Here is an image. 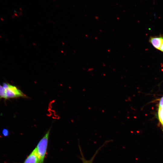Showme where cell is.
I'll use <instances>...</instances> for the list:
<instances>
[{
	"label": "cell",
	"instance_id": "10",
	"mask_svg": "<svg viewBox=\"0 0 163 163\" xmlns=\"http://www.w3.org/2000/svg\"><path fill=\"white\" fill-rule=\"evenodd\" d=\"M159 50L163 52V42L162 43Z\"/></svg>",
	"mask_w": 163,
	"mask_h": 163
},
{
	"label": "cell",
	"instance_id": "11",
	"mask_svg": "<svg viewBox=\"0 0 163 163\" xmlns=\"http://www.w3.org/2000/svg\"></svg>",
	"mask_w": 163,
	"mask_h": 163
},
{
	"label": "cell",
	"instance_id": "9",
	"mask_svg": "<svg viewBox=\"0 0 163 163\" xmlns=\"http://www.w3.org/2000/svg\"><path fill=\"white\" fill-rule=\"evenodd\" d=\"M163 106V96L161 97L160 99L159 107H160Z\"/></svg>",
	"mask_w": 163,
	"mask_h": 163
},
{
	"label": "cell",
	"instance_id": "1",
	"mask_svg": "<svg viewBox=\"0 0 163 163\" xmlns=\"http://www.w3.org/2000/svg\"><path fill=\"white\" fill-rule=\"evenodd\" d=\"M50 129H49L38 142L36 147L39 163H44L47 153L49 136Z\"/></svg>",
	"mask_w": 163,
	"mask_h": 163
},
{
	"label": "cell",
	"instance_id": "7",
	"mask_svg": "<svg viewBox=\"0 0 163 163\" xmlns=\"http://www.w3.org/2000/svg\"><path fill=\"white\" fill-rule=\"evenodd\" d=\"M5 89L2 85H0V100L2 98H5Z\"/></svg>",
	"mask_w": 163,
	"mask_h": 163
},
{
	"label": "cell",
	"instance_id": "2",
	"mask_svg": "<svg viewBox=\"0 0 163 163\" xmlns=\"http://www.w3.org/2000/svg\"><path fill=\"white\" fill-rule=\"evenodd\" d=\"M2 86L5 89V98L6 100L10 98L19 97H26V95L16 86L8 83L4 82Z\"/></svg>",
	"mask_w": 163,
	"mask_h": 163
},
{
	"label": "cell",
	"instance_id": "8",
	"mask_svg": "<svg viewBox=\"0 0 163 163\" xmlns=\"http://www.w3.org/2000/svg\"><path fill=\"white\" fill-rule=\"evenodd\" d=\"M2 134L4 136H8L9 134V132L7 129H4L2 131Z\"/></svg>",
	"mask_w": 163,
	"mask_h": 163
},
{
	"label": "cell",
	"instance_id": "6",
	"mask_svg": "<svg viewBox=\"0 0 163 163\" xmlns=\"http://www.w3.org/2000/svg\"><path fill=\"white\" fill-rule=\"evenodd\" d=\"M158 117L160 122L163 125V106L159 107Z\"/></svg>",
	"mask_w": 163,
	"mask_h": 163
},
{
	"label": "cell",
	"instance_id": "4",
	"mask_svg": "<svg viewBox=\"0 0 163 163\" xmlns=\"http://www.w3.org/2000/svg\"><path fill=\"white\" fill-rule=\"evenodd\" d=\"M149 42L156 49L159 50L163 42V37H151L149 39Z\"/></svg>",
	"mask_w": 163,
	"mask_h": 163
},
{
	"label": "cell",
	"instance_id": "3",
	"mask_svg": "<svg viewBox=\"0 0 163 163\" xmlns=\"http://www.w3.org/2000/svg\"><path fill=\"white\" fill-rule=\"evenodd\" d=\"M23 163H39L36 148L27 156Z\"/></svg>",
	"mask_w": 163,
	"mask_h": 163
},
{
	"label": "cell",
	"instance_id": "5",
	"mask_svg": "<svg viewBox=\"0 0 163 163\" xmlns=\"http://www.w3.org/2000/svg\"><path fill=\"white\" fill-rule=\"evenodd\" d=\"M105 143H103V144L100 146L96 151L95 152L92 156L91 158L89 160H87L86 159L84 156V155L83 154L82 152V149L81 147L79 145H78L79 148L80 152V154L81 155V156L79 157L82 160L83 163H93L94 160V158L96 156V155L98 153L99 151L100 150V149L103 147L105 145Z\"/></svg>",
	"mask_w": 163,
	"mask_h": 163
}]
</instances>
